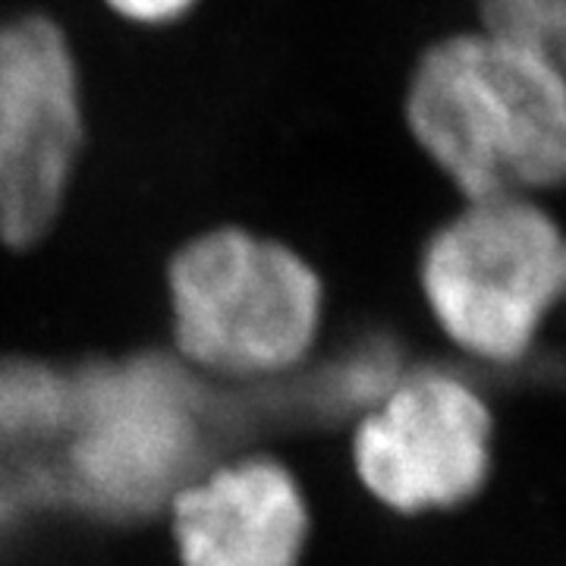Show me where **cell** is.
Wrapping results in <instances>:
<instances>
[{
	"mask_svg": "<svg viewBox=\"0 0 566 566\" xmlns=\"http://www.w3.org/2000/svg\"><path fill=\"white\" fill-rule=\"evenodd\" d=\"M403 117L424 158L479 199H538L566 186V61L479 25L412 66Z\"/></svg>",
	"mask_w": 566,
	"mask_h": 566,
	"instance_id": "6da1fadb",
	"label": "cell"
},
{
	"mask_svg": "<svg viewBox=\"0 0 566 566\" xmlns=\"http://www.w3.org/2000/svg\"><path fill=\"white\" fill-rule=\"evenodd\" d=\"M164 308L174 363L192 378L264 390L315 363L327 293L296 245L221 223L170 252Z\"/></svg>",
	"mask_w": 566,
	"mask_h": 566,
	"instance_id": "7a4b0ae2",
	"label": "cell"
},
{
	"mask_svg": "<svg viewBox=\"0 0 566 566\" xmlns=\"http://www.w3.org/2000/svg\"><path fill=\"white\" fill-rule=\"evenodd\" d=\"M428 312L453 344L510 363L566 296V237L538 199H479L422 249Z\"/></svg>",
	"mask_w": 566,
	"mask_h": 566,
	"instance_id": "3957f363",
	"label": "cell"
},
{
	"mask_svg": "<svg viewBox=\"0 0 566 566\" xmlns=\"http://www.w3.org/2000/svg\"><path fill=\"white\" fill-rule=\"evenodd\" d=\"M85 148L80 57L48 13L0 20V245L29 252L61 223Z\"/></svg>",
	"mask_w": 566,
	"mask_h": 566,
	"instance_id": "277c9868",
	"label": "cell"
},
{
	"mask_svg": "<svg viewBox=\"0 0 566 566\" xmlns=\"http://www.w3.org/2000/svg\"><path fill=\"white\" fill-rule=\"evenodd\" d=\"M349 465L365 494L394 513L460 506L491 469V412L453 375H400L353 419Z\"/></svg>",
	"mask_w": 566,
	"mask_h": 566,
	"instance_id": "5b68a950",
	"label": "cell"
},
{
	"mask_svg": "<svg viewBox=\"0 0 566 566\" xmlns=\"http://www.w3.org/2000/svg\"><path fill=\"white\" fill-rule=\"evenodd\" d=\"M177 566H305L315 510L300 472L259 447L227 450L164 501Z\"/></svg>",
	"mask_w": 566,
	"mask_h": 566,
	"instance_id": "8992f818",
	"label": "cell"
},
{
	"mask_svg": "<svg viewBox=\"0 0 566 566\" xmlns=\"http://www.w3.org/2000/svg\"><path fill=\"white\" fill-rule=\"evenodd\" d=\"M482 25L532 41L566 61V0H482Z\"/></svg>",
	"mask_w": 566,
	"mask_h": 566,
	"instance_id": "52a82bcc",
	"label": "cell"
},
{
	"mask_svg": "<svg viewBox=\"0 0 566 566\" xmlns=\"http://www.w3.org/2000/svg\"><path fill=\"white\" fill-rule=\"evenodd\" d=\"M104 3L111 13H117L120 20L133 22V25L161 29V25L189 17L199 0H104Z\"/></svg>",
	"mask_w": 566,
	"mask_h": 566,
	"instance_id": "ba28073f",
	"label": "cell"
}]
</instances>
